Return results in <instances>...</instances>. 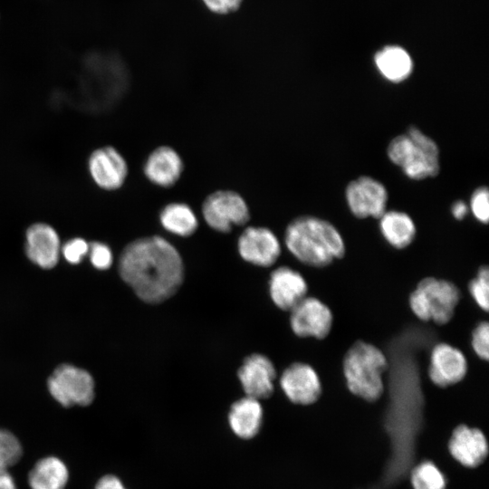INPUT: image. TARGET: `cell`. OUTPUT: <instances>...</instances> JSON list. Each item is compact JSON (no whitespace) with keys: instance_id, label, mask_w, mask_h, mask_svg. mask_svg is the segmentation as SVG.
<instances>
[{"instance_id":"obj_1","label":"cell","mask_w":489,"mask_h":489,"mask_svg":"<svg viewBox=\"0 0 489 489\" xmlns=\"http://www.w3.org/2000/svg\"><path fill=\"white\" fill-rule=\"evenodd\" d=\"M119 271L137 296L151 304L174 295L184 279V265L178 251L158 235L129 243L120 254Z\"/></svg>"},{"instance_id":"obj_2","label":"cell","mask_w":489,"mask_h":489,"mask_svg":"<svg viewBox=\"0 0 489 489\" xmlns=\"http://www.w3.org/2000/svg\"><path fill=\"white\" fill-rule=\"evenodd\" d=\"M284 243L295 258L313 267L329 265L345 254V243L338 229L312 216L293 219L285 229Z\"/></svg>"},{"instance_id":"obj_3","label":"cell","mask_w":489,"mask_h":489,"mask_svg":"<svg viewBox=\"0 0 489 489\" xmlns=\"http://www.w3.org/2000/svg\"><path fill=\"white\" fill-rule=\"evenodd\" d=\"M342 367L351 394L367 402L380 398L385 389L383 376L388 369V360L381 350L358 340L347 350Z\"/></svg>"},{"instance_id":"obj_4","label":"cell","mask_w":489,"mask_h":489,"mask_svg":"<svg viewBox=\"0 0 489 489\" xmlns=\"http://www.w3.org/2000/svg\"><path fill=\"white\" fill-rule=\"evenodd\" d=\"M388 158L404 174L415 180L436 177L439 173V149L436 142L417 127L395 137L388 145Z\"/></svg>"},{"instance_id":"obj_5","label":"cell","mask_w":489,"mask_h":489,"mask_svg":"<svg viewBox=\"0 0 489 489\" xmlns=\"http://www.w3.org/2000/svg\"><path fill=\"white\" fill-rule=\"evenodd\" d=\"M460 296L459 289L453 283L427 277L411 292L409 306L419 320L443 325L453 318Z\"/></svg>"},{"instance_id":"obj_6","label":"cell","mask_w":489,"mask_h":489,"mask_svg":"<svg viewBox=\"0 0 489 489\" xmlns=\"http://www.w3.org/2000/svg\"><path fill=\"white\" fill-rule=\"evenodd\" d=\"M202 216L212 229L228 233L234 225H245L250 218V212L240 194L232 190H217L204 200Z\"/></svg>"},{"instance_id":"obj_7","label":"cell","mask_w":489,"mask_h":489,"mask_svg":"<svg viewBox=\"0 0 489 489\" xmlns=\"http://www.w3.org/2000/svg\"><path fill=\"white\" fill-rule=\"evenodd\" d=\"M48 389L63 407L87 406L94 398L92 377L84 369L62 364L56 368L48 379Z\"/></svg>"},{"instance_id":"obj_8","label":"cell","mask_w":489,"mask_h":489,"mask_svg":"<svg viewBox=\"0 0 489 489\" xmlns=\"http://www.w3.org/2000/svg\"><path fill=\"white\" fill-rule=\"evenodd\" d=\"M345 197L350 212L358 218H379L388 203V191L377 179L363 176L350 182Z\"/></svg>"},{"instance_id":"obj_9","label":"cell","mask_w":489,"mask_h":489,"mask_svg":"<svg viewBox=\"0 0 489 489\" xmlns=\"http://www.w3.org/2000/svg\"><path fill=\"white\" fill-rule=\"evenodd\" d=\"M290 324L299 337L322 340L331 332L333 315L331 309L314 297H305L291 311Z\"/></svg>"},{"instance_id":"obj_10","label":"cell","mask_w":489,"mask_h":489,"mask_svg":"<svg viewBox=\"0 0 489 489\" xmlns=\"http://www.w3.org/2000/svg\"><path fill=\"white\" fill-rule=\"evenodd\" d=\"M280 385L287 398L301 406L314 404L322 393L318 373L302 362H295L286 368L281 375Z\"/></svg>"},{"instance_id":"obj_11","label":"cell","mask_w":489,"mask_h":489,"mask_svg":"<svg viewBox=\"0 0 489 489\" xmlns=\"http://www.w3.org/2000/svg\"><path fill=\"white\" fill-rule=\"evenodd\" d=\"M468 369L464 353L448 343H437L431 350L427 374L433 384L447 388L462 381Z\"/></svg>"},{"instance_id":"obj_12","label":"cell","mask_w":489,"mask_h":489,"mask_svg":"<svg viewBox=\"0 0 489 489\" xmlns=\"http://www.w3.org/2000/svg\"><path fill=\"white\" fill-rule=\"evenodd\" d=\"M447 450L455 461L466 468H475L484 464L489 453L484 432L465 424L453 429L447 442Z\"/></svg>"},{"instance_id":"obj_13","label":"cell","mask_w":489,"mask_h":489,"mask_svg":"<svg viewBox=\"0 0 489 489\" xmlns=\"http://www.w3.org/2000/svg\"><path fill=\"white\" fill-rule=\"evenodd\" d=\"M237 248L244 260L263 267L273 264L281 254L276 235L262 226L246 227L238 238Z\"/></svg>"},{"instance_id":"obj_14","label":"cell","mask_w":489,"mask_h":489,"mask_svg":"<svg viewBox=\"0 0 489 489\" xmlns=\"http://www.w3.org/2000/svg\"><path fill=\"white\" fill-rule=\"evenodd\" d=\"M88 167L93 181L105 190L119 189L129 172L127 161L111 146L95 149L89 158Z\"/></svg>"},{"instance_id":"obj_15","label":"cell","mask_w":489,"mask_h":489,"mask_svg":"<svg viewBox=\"0 0 489 489\" xmlns=\"http://www.w3.org/2000/svg\"><path fill=\"white\" fill-rule=\"evenodd\" d=\"M246 397L264 399L273 392L276 370L264 355L254 353L246 357L237 372Z\"/></svg>"},{"instance_id":"obj_16","label":"cell","mask_w":489,"mask_h":489,"mask_svg":"<svg viewBox=\"0 0 489 489\" xmlns=\"http://www.w3.org/2000/svg\"><path fill=\"white\" fill-rule=\"evenodd\" d=\"M184 163L173 148L160 146L153 149L144 161L143 173L155 186L170 187L180 178Z\"/></svg>"},{"instance_id":"obj_17","label":"cell","mask_w":489,"mask_h":489,"mask_svg":"<svg viewBox=\"0 0 489 489\" xmlns=\"http://www.w3.org/2000/svg\"><path fill=\"white\" fill-rule=\"evenodd\" d=\"M269 292L273 303L283 311H291L306 297L308 285L297 271L281 266L273 271L269 280Z\"/></svg>"},{"instance_id":"obj_18","label":"cell","mask_w":489,"mask_h":489,"mask_svg":"<svg viewBox=\"0 0 489 489\" xmlns=\"http://www.w3.org/2000/svg\"><path fill=\"white\" fill-rule=\"evenodd\" d=\"M25 252L28 258L40 267L50 269L56 265L60 240L56 231L47 224L36 223L26 231Z\"/></svg>"},{"instance_id":"obj_19","label":"cell","mask_w":489,"mask_h":489,"mask_svg":"<svg viewBox=\"0 0 489 489\" xmlns=\"http://www.w3.org/2000/svg\"><path fill=\"white\" fill-rule=\"evenodd\" d=\"M264 417L263 407L259 400L244 397L230 408L228 423L233 433L242 439H251L260 431Z\"/></svg>"},{"instance_id":"obj_20","label":"cell","mask_w":489,"mask_h":489,"mask_svg":"<svg viewBox=\"0 0 489 489\" xmlns=\"http://www.w3.org/2000/svg\"><path fill=\"white\" fill-rule=\"evenodd\" d=\"M374 62L379 73L388 82L398 83L408 79L413 70V62L402 47L391 45L379 51Z\"/></svg>"},{"instance_id":"obj_21","label":"cell","mask_w":489,"mask_h":489,"mask_svg":"<svg viewBox=\"0 0 489 489\" xmlns=\"http://www.w3.org/2000/svg\"><path fill=\"white\" fill-rule=\"evenodd\" d=\"M379 229L386 241L395 248L408 246L416 237L413 219L405 212L386 211L379 217Z\"/></svg>"},{"instance_id":"obj_22","label":"cell","mask_w":489,"mask_h":489,"mask_svg":"<svg viewBox=\"0 0 489 489\" xmlns=\"http://www.w3.org/2000/svg\"><path fill=\"white\" fill-rule=\"evenodd\" d=\"M68 480L67 466L55 456L40 459L28 475L31 489H65Z\"/></svg>"},{"instance_id":"obj_23","label":"cell","mask_w":489,"mask_h":489,"mask_svg":"<svg viewBox=\"0 0 489 489\" xmlns=\"http://www.w3.org/2000/svg\"><path fill=\"white\" fill-rule=\"evenodd\" d=\"M158 217L165 230L178 236H190L198 227L196 213L186 203L167 204L161 208Z\"/></svg>"},{"instance_id":"obj_24","label":"cell","mask_w":489,"mask_h":489,"mask_svg":"<svg viewBox=\"0 0 489 489\" xmlns=\"http://www.w3.org/2000/svg\"><path fill=\"white\" fill-rule=\"evenodd\" d=\"M409 482L412 489H446V478L435 463L424 460L410 471Z\"/></svg>"},{"instance_id":"obj_25","label":"cell","mask_w":489,"mask_h":489,"mask_svg":"<svg viewBox=\"0 0 489 489\" xmlns=\"http://www.w3.org/2000/svg\"><path fill=\"white\" fill-rule=\"evenodd\" d=\"M23 447L19 439L6 429L0 428V470H7L19 462Z\"/></svg>"},{"instance_id":"obj_26","label":"cell","mask_w":489,"mask_h":489,"mask_svg":"<svg viewBox=\"0 0 489 489\" xmlns=\"http://www.w3.org/2000/svg\"><path fill=\"white\" fill-rule=\"evenodd\" d=\"M469 292L476 304L484 311L489 308V271L482 266L476 276L469 283Z\"/></svg>"},{"instance_id":"obj_27","label":"cell","mask_w":489,"mask_h":489,"mask_svg":"<svg viewBox=\"0 0 489 489\" xmlns=\"http://www.w3.org/2000/svg\"><path fill=\"white\" fill-rule=\"evenodd\" d=\"M470 209L475 217L483 224L489 219V192L485 187L475 189L471 197Z\"/></svg>"},{"instance_id":"obj_28","label":"cell","mask_w":489,"mask_h":489,"mask_svg":"<svg viewBox=\"0 0 489 489\" xmlns=\"http://www.w3.org/2000/svg\"><path fill=\"white\" fill-rule=\"evenodd\" d=\"M471 345L475 354L482 360L489 358V324L481 321L472 332Z\"/></svg>"},{"instance_id":"obj_29","label":"cell","mask_w":489,"mask_h":489,"mask_svg":"<svg viewBox=\"0 0 489 489\" xmlns=\"http://www.w3.org/2000/svg\"><path fill=\"white\" fill-rule=\"evenodd\" d=\"M90 258L94 267L100 270L108 269L112 263V253L110 247L100 242L89 244Z\"/></svg>"},{"instance_id":"obj_30","label":"cell","mask_w":489,"mask_h":489,"mask_svg":"<svg viewBox=\"0 0 489 489\" xmlns=\"http://www.w3.org/2000/svg\"><path fill=\"white\" fill-rule=\"evenodd\" d=\"M89 252V244L82 238H73L62 247L64 258L71 264H78Z\"/></svg>"},{"instance_id":"obj_31","label":"cell","mask_w":489,"mask_h":489,"mask_svg":"<svg viewBox=\"0 0 489 489\" xmlns=\"http://www.w3.org/2000/svg\"><path fill=\"white\" fill-rule=\"evenodd\" d=\"M244 0H201L203 5L211 13L218 15H226L236 12Z\"/></svg>"},{"instance_id":"obj_32","label":"cell","mask_w":489,"mask_h":489,"mask_svg":"<svg viewBox=\"0 0 489 489\" xmlns=\"http://www.w3.org/2000/svg\"><path fill=\"white\" fill-rule=\"evenodd\" d=\"M95 489H127L121 480L114 475H106L99 479Z\"/></svg>"},{"instance_id":"obj_33","label":"cell","mask_w":489,"mask_h":489,"mask_svg":"<svg viewBox=\"0 0 489 489\" xmlns=\"http://www.w3.org/2000/svg\"><path fill=\"white\" fill-rule=\"evenodd\" d=\"M453 216L457 220H462L468 213V206L461 200L455 202L451 207Z\"/></svg>"},{"instance_id":"obj_34","label":"cell","mask_w":489,"mask_h":489,"mask_svg":"<svg viewBox=\"0 0 489 489\" xmlns=\"http://www.w3.org/2000/svg\"><path fill=\"white\" fill-rule=\"evenodd\" d=\"M0 489H17L14 477L7 470H0Z\"/></svg>"}]
</instances>
